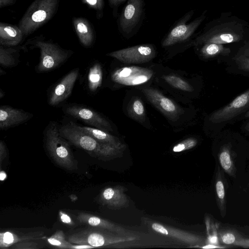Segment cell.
Masks as SVG:
<instances>
[{"label":"cell","instance_id":"6da1fadb","mask_svg":"<svg viewBox=\"0 0 249 249\" xmlns=\"http://www.w3.org/2000/svg\"><path fill=\"white\" fill-rule=\"evenodd\" d=\"M249 24L230 12H222L210 22L200 35L192 42L197 47L206 43L230 44L242 43L249 39Z\"/></svg>","mask_w":249,"mask_h":249},{"label":"cell","instance_id":"7a4b0ae2","mask_svg":"<svg viewBox=\"0 0 249 249\" xmlns=\"http://www.w3.org/2000/svg\"><path fill=\"white\" fill-rule=\"evenodd\" d=\"M249 110V88L227 105L211 112L207 117L211 134L215 137L228 125L240 121Z\"/></svg>","mask_w":249,"mask_h":249},{"label":"cell","instance_id":"3957f363","mask_svg":"<svg viewBox=\"0 0 249 249\" xmlns=\"http://www.w3.org/2000/svg\"><path fill=\"white\" fill-rule=\"evenodd\" d=\"M59 124L51 121L44 130L46 149L53 161L60 167L69 171L78 168V161L74 157L70 143L62 137L59 131Z\"/></svg>","mask_w":249,"mask_h":249},{"label":"cell","instance_id":"277c9868","mask_svg":"<svg viewBox=\"0 0 249 249\" xmlns=\"http://www.w3.org/2000/svg\"><path fill=\"white\" fill-rule=\"evenodd\" d=\"M30 49L38 48L40 61L36 66L37 72L43 73L56 69L63 65L73 54V52L61 48L57 43L46 40L42 36L34 37L26 42L24 46Z\"/></svg>","mask_w":249,"mask_h":249},{"label":"cell","instance_id":"5b68a950","mask_svg":"<svg viewBox=\"0 0 249 249\" xmlns=\"http://www.w3.org/2000/svg\"><path fill=\"white\" fill-rule=\"evenodd\" d=\"M59 133L70 144L80 148L91 156L95 157L111 154L114 146L101 142L78 128L70 122L59 125Z\"/></svg>","mask_w":249,"mask_h":249},{"label":"cell","instance_id":"8992f818","mask_svg":"<svg viewBox=\"0 0 249 249\" xmlns=\"http://www.w3.org/2000/svg\"><path fill=\"white\" fill-rule=\"evenodd\" d=\"M59 0H34L18 23L24 36L35 32L56 13Z\"/></svg>","mask_w":249,"mask_h":249},{"label":"cell","instance_id":"52a82bcc","mask_svg":"<svg viewBox=\"0 0 249 249\" xmlns=\"http://www.w3.org/2000/svg\"><path fill=\"white\" fill-rule=\"evenodd\" d=\"M63 110L66 115L82 121L91 127L106 131H113L109 121L90 107L78 104H70L64 106Z\"/></svg>","mask_w":249,"mask_h":249},{"label":"cell","instance_id":"ba28073f","mask_svg":"<svg viewBox=\"0 0 249 249\" xmlns=\"http://www.w3.org/2000/svg\"><path fill=\"white\" fill-rule=\"evenodd\" d=\"M218 239L220 245L225 248H249V226L220 224Z\"/></svg>","mask_w":249,"mask_h":249},{"label":"cell","instance_id":"9c48e42d","mask_svg":"<svg viewBox=\"0 0 249 249\" xmlns=\"http://www.w3.org/2000/svg\"><path fill=\"white\" fill-rule=\"evenodd\" d=\"M155 54V50L152 46L141 45L114 51L107 55L124 63L139 64L149 61Z\"/></svg>","mask_w":249,"mask_h":249},{"label":"cell","instance_id":"30bf717a","mask_svg":"<svg viewBox=\"0 0 249 249\" xmlns=\"http://www.w3.org/2000/svg\"><path fill=\"white\" fill-rule=\"evenodd\" d=\"M151 70L136 66L121 68L114 71L111 79L114 82L125 86H136L147 82L153 76Z\"/></svg>","mask_w":249,"mask_h":249},{"label":"cell","instance_id":"8fae6325","mask_svg":"<svg viewBox=\"0 0 249 249\" xmlns=\"http://www.w3.org/2000/svg\"><path fill=\"white\" fill-rule=\"evenodd\" d=\"M79 75V69H73L53 86L48 96V104L56 106L65 101L71 94Z\"/></svg>","mask_w":249,"mask_h":249},{"label":"cell","instance_id":"7c38bea8","mask_svg":"<svg viewBox=\"0 0 249 249\" xmlns=\"http://www.w3.org/2000/svg\"><path fill=\"white\" fill-rule=\"evenodd\" d=\"M206 11L194 20L187 24L188 19H183L178 23L168 34L162 42L163 47H167L188 39L204 20Z\"/></svg>","mask_w":249,"mask_h":249},{"label":"cell","instance_id":"4fadbf2b","mask_svg":"<svg viewBox=\"0 0 249 249\" xmlns=\"http://www.w3.org/2000/svg\"><path fill=\"white\" fill-rule=\"evenodd\" d=\"M226 140L224 130H222L216 136L221 144L219 146L218 153V161L221 168L229 176L235 178L236 169L235 166L232 144L230 140V130H225Z\"/></svg>","mask_w":249,"mask_h":249},{"label":"cell","instance_id":"5bb4252c","mask_svg":"<svg viewBox=\"0 0 249 249\" xmlns=\"http://www.w3.org/2000/svg\"><path fill=\"white\" fill-rule=\"evenodd\" d=\"M33 117V115L22 109L3 105L0 107V129L4 130L22 124Z\"/></svg>","mask_w":249,"mask_h":249},{"label":"cell","instance_id":"9a60e30c","mask_svg":"<svg viewBox=\"0 0 249 249\" xmlns=\"http://www.w3.org/2000/svg\"><path fill=\"white\" fill-rule=\"evenodd\" d=\"M142 92L159 110L170 118H176L180 113L177 105L160 91L153 88H143Z\"/></svg>","mask_w":249,"mask_h":249},{"label":"cell","instance_id":"2e32d148","mask_svg":"<svg viewBox=\"0 0 249 249\" xmlns=\"http://www.w3.org/2000/svg\"><path fill=\"white\" fill-rule=\"evenodd\" d=\"M143 9L142 0H129L121 16L120 24L122 30L129 33L140 20Z\"/></svg>","mask_w":249,"mask_h":249},{"label":"cell","instance_id":"e0dca14e","mask_svg":"<svg viewBox=\"0 0 249 249\" xmlns=\"http://www.w3.org/2000/svg\"><path fill=\"white\" fill-rule=\"evenodd\" d=\"M197 47H200L199 53L203 58L216 60L219 63H224L233 54L231 49L224 44L206 43Z\"/></svg>","mask_w":249,"mask_h":249},{"label":"cell","instance_id":"ac0fdd59","mask_svg":"<svg viewBox=\"0 0 249 249\" xmlns=\"http://www.w3.org/2000/svg\"><path fill=\"white\" fill-rule=\"evenodd\" d=\"M227 182L224 171L218 166L215 177V192L217 206L222 217H224L227 212L226 192Z\"/></svg>","mask_w":249,"mask_h":249},{"label":"cell","instance_id":"d6986e66","mask_svg":"<svg viewBox=\"0 0 249 249\" xmlns=\"http://www.w3.org/2000/svg\"><path fill=\"white\" fill-rule=\"evenodd\" d=\"M43 232L39 231L18 233L12 231L0 233V248H10L13 244L25 241L35 240L43 238Z\"/></svg>","mask_w":249,"mask_h":249},{"label":"cell","instance_id":"ffe728a7","mask_svg":"<svg viewBox=\"0 0 249 249\" xmlns=\"http://www.w3.org/2000/svg\"><path fill=\"white\" fill-rule=\"evenodd\" d=\"M24 35L18 26L6 23H0V45L15 47L23 39Z\"/></svg>","mask_w":249,"mask_h":249},{"label":"cell","instance_id":"44dd1931","mask_svg":"<svg viewBox=\"0 0 249 249\" xmlns=\"http://www.w3.org/2000/svg\"><path fill=\"white\" fill-rule=\"evenodd\" d=\"M73 24L81 44L89 47L95 40V32L90 23L84 18H74Z\"/></svg>","mask_w":249,"mask_h":249},{"label":"cell","instance_id":"7402d4cb","mask_svg":"<svg viewBox=\"0 0 249 249\" xmlns=\"http://www.w3.org/2000/svg\"><path fill=\"white\" fill-rule=\"evenodd\" d=\"M224 63L228 72L236 75L249 76V57L232 54Z\"/></svg>","mask_w":249,"mask_h":249},{"label":"cell","instance_id":"603a6c76","mask_svg":"<svg viewBox=\"0 0 249 249\" xmlns=\"http://www.w3.org/2000/svg\"><path fill=\"white\" fill-rule=\"evenodd\" d=\"M19 47L0 46V65L4 68L17 66L19 60Z\"/></svg>","mask_w":249,"mask_h":249},{"label":"cell","instance_id":"cb8c5ba5","mask_svg":"<svg viewBox=\"0 0 249 249\" xmlns=\"http://www.w3.org/2000/svg\"><path fill=\"white\" fill-rule=\"evenodd\" d=\"M76 127L81 131L92 137L97 141L114 147L119 144L115 138L107 131L91 126H81L76 124Z\"/></svg>","mask_w":249,"mask_h":249},{"label":"cell","instance_id":"d4e9b609","mask_svg":"<svg viewBox=\"0 0 249 249\" xmlns=\"http://www.w3.org/2000/svg\"><path fill=\"white\" fill-rule=\"evenodd\" d=\"M103 71L101 65L94 63L89 69L87 76V86L89 91L95 92L101 87Z\"/></svg>","mask_w":249,"mask_h":249},{"label":"cell","instance_id":"484cf974","mask_svg":"<svg viewBox=\"0 0 249 249\" xmlns=\"http://www.w3.org/2000/svg\"><path fill=\"white\" fill-rule=\"evenodd\" d=\"M48 243L55 248L63 249H71L72 243L65 239L63 231L58 230L47 239Z\"/></svg>","mask_w":249,"mask_h":249},{"label":"cell","instance_id":"4316f807","mask_svg":"<svg viewBox=\"0 0 249 249\" xmlns=\"http://www.w3.org/2000/svg\"><path fill=\"white\" fill-rule=\"evenodd\" d=\"M163 79L169 85L178 89L191 92L194 89L191 84L175 75H167L163 76Z\"/></svg>","mask_w":249,"mask_h":249},{"label":"cell","instance_id":"83f0119b","mask_svg":"<svg viewBox=\"0 0 249 249\" xmlns=\"http://www.w3.org/2000/svg\"><path fill=\"white\" fill-rule=\"evenodd\" d=\"M129 112L134 119L141 121L144 119L145 111L142 102L139 98L133 99L130 105Z\"/></svg>","mask_w":249,"mask_h":249},{"label":"cell","instance_id":"f1b7e54d","mask_svg":"<svg viewBox=\"0 0 249 249\" xmlns=\"http://www.w3.org/2000/svg\"><path fill=\"white\" fill-rule=\"evenodd\" d=\"M33 240L25 241L15 243L10 247L12 249H37L39 248V245L33 242Z\"/></svg>","mask_w":249,"mask_h":249},{"label":"cell","instance_id":"f546056e","mask_svg":"<svg viewBox=\"0 0 249 249\" xmlns=\"http://www.w3.org/2000/svg\"><path fill=\"white\" fill-rule=\"evenodd\" d=\"M197 143V141L195 139L191 138L187 139L183 142L178 143L173 148V151L180 152L186 148H190L195 146Z\"/></svg>","mask_w":249,"mask_h":249},{"label":"cell","instance_id":"4dcf8cb0","mask_svg":"<svg viewBox=\"0 0 249 249\" xmlns=\"http://www.w3.org/2000/svg\"><path fill=\"white\" fill-rule=\"evenodd\" d=\"M85 4L89 7L94 9L97 12L102 11L104 8V0H81Z\"/></svg>","mask_w":249,"mask_h":249},{"label":"cell","instance_id":"1f68e13d","mask_svg":"<svg viewBox=\"0 0 249 249\" xmlns=\"http://www.w3.org/2000/svg\"><path fill=\"white\" fill-rule=\"evenodd\" d=\"M233 54L242 55L249 57V38L243 41Z\"/></svg>","mask_w":249,"mask_h":249},{"label":"cell","instance_id":"d6a6232c","mask_svg":"<svg viewBox=\"0 0 249 249\" xmlns=\"http://www.w3.org/2000/svg\"><path fill=\"white\" fill-rule=\"evenodd\" d=\"M115 195L114 190L111 188L106 189L102 193L101 197L102 200L106 202L110 200Z\"/></svg>","mask_w":249,"mask_h":249},{"label":"cell","instance_id":"836d02e7","mask_svg":"<svg viewBox=\"0 0 249 249\" xmlns=\"http://www.w3.org/2000/svg\"><path fill=\"white\" fill-rule=\"evenodd\" d=\"M59 214L60 219L63 223L70 226H72L74 225V223L71 217L68 214L62 211H60Z\"/></svg>","mask_w":249,"mask_h":249},{"label":"cell","instance_id":"e575fe53","mask_svg":"<svg viewBox=\"0 0 249 249\" xmlns=\"http://www.w3.org/2000/svg\"><path fill=\"white\" fill-rule=\"evenodd\" d=\"M7 156V150L5 144L2 141L0 142V167L3 160L5 159Z\"/></svg>","mask_w":249,"mask_h":249},{"label":"cell","instance_id":"d590c367","mask_svg":"<svg viewBox=\"0 0 249 249\" xmlns=\"http://www.w3.org/2000/svg\"><path fill=\"white\" fill-rule=\"evenodd\" d=\"M152 228L157 232L166 235L168 234V232L167 230L165 229L162 225L159 224L154 223L152 224Z\"/></svg>","mask_w":249,"mask_h":249},{"label":"cell","instance_id":"8d00e7d4","mask_svg":"<svg viewBox=\"0 0 249 249\" xmlns=\"http://www.w3.org/2000/svg\"><path fill=\"white\" fill-rule=\"evenodd\" d=\"M95 248L90 245L87 244H73L71 247V249H92Z\"/></svg>","mask_w":249,"mask_h":249},{"label":"cell","instance_id":"74e56055","mask_svg":"<svg viewBox=\"0 0 249 249\" xmlns=\"http://www.w3.org/2000/svg\"><path fill=\"white\" fill-rule=\"evenodd\" d=\"M240 128L244 133L249 135V119L244 122L241 125Z\"/></svg>","mask_w":249,"mask_h":249},{"label":"cell","instance_id":"f35d334b","mask_svg":"<svg viewBox=\"0 0 249 249\" xmlns=\"http://www.w3.org/2000/svg\"><path fill=\"white\" fill-rule=\"evenodd\" d=\"M17 0H0V8L9 6L15 3Z\"/></svg>","mask_w":249,"mask_h":249},{"label":"cell","instance_id":"ab89813d","mask_svg":"<svg viewBox=\"0 0 249 249\" xmlns=\"http://www.w3.org/2000/svg\"><path fill=\"white\" fill-rule=\"evenodd\" d=\"M125 0H108L109 3L111 6H116Z\"/></svg>","mask_w":249,"mask_h":249},{"label":"cell","instance_id":"60d3db41","mask_svg":"<svg viewBox=\"0 0 249 249\" xmlns=\"http://www.w3.org/2000/svg\"><path fill=\"white\" fill-rule=\"evenodd\" d=\"M244 119H249V110L243 115L240 119V120Z\"/></svg>","mask_w":249,"mask_h":249},{"label":"cell","instance_id":"b9f144b4","mask_svg":"<svg viewBox=\"0 0 249 249\" xmlns=\"http://www.w3.org/2000/svg\"><path fill=\"white\" fill-rule=\"evenodd\" d=\"M4 92L1 89H0V99L2 98L4 96Z\"/></svg>","mask_w":249,"mask_h":249},{"label":"cell","instance_id":"7bdbcfd3","mask_svg":"<svg viewBox=\"0 0 249 249\" xmlns=\"http://www.w3.org/2000/svg\"><path fill=\"white\" fill-rule=\"evenodd\" d=\"M5 71L2 70L1 69H0V76L5 74Z\"/></svg>","mask_w":249,"mask_h":249}]
</instances>
